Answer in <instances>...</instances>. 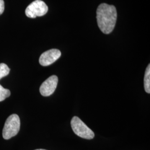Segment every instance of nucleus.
Listing matches in <instances>:
<instances>
[{
  "instance_id": "obj_1",
  "label": "nucleus",
  "mask_w": 150,
  "mask_h": 150,
  "mask_svg": "<svg viewBox=\"0 0 150 150\" xmlns=\"http://www.w3.org/2000/svg\"><path fill=\"white\" fill-rule=\"evenodd\" d=\"M116 7L107 4L98 6L96 11V18L99 28L103 33L109 34L112 31L117 20Z\"/></svg>"
},
{
  "instance_id": "obj_2",
  "label": "nucleus",
  "mask_w": 150,
  "mask_h": 150,
  "mask_svg": "<svg viewBox=\"0 0 150 150\" xmlns=\"http://www.w3.org/2000/svg\"><path fill=\"white\" fill-rule=\"evenodd\" d=\"M20 129V120L16 114L10 115L6 121L2 136L4 139H9L18 134Z\"/></svg>"
},
{
  "instance_id": "obj_3",
  "label": "nucleus",
  "mask_w": 150,
  "mask_h": 150,
  "mask_svg": "<svg viewBox=\"0 0 150 150\" xmlns=\"http://www.w3.org/2000/svg\"><path fill=\"white\" fill-rule=\"evenodd\" d=\"M71 127L75 134L81 138L91 139L95 137L94 132L80 118L74 116L71 121Z\"/></svg>"
},
{
  "instance_id": "obj_4",
  "label": "nucleus",
  "mask_w": 150,
  "mask_h": 150,
  "mask_svg": "<svg viewBox=\"0 0 150 150\" xmlns=\"http://www.w3.org/2000/svg\"><path fill=\"white\" fill-rule=\"evenodd\" d=\"M48 7L41 0H36L28 6L25 14L29 18H35L37 17L44 16L48 11Z\"/></svg>"
},
{
  "instance_id": "obj_5",
  "label": "nucleus",
  "mask_w": 150,
  "mask_h": 150,
  "mask_svg": "<svg viewBox=\"0 0 150 150\" xmlns=\"http://www.w3.org/2000/svg\"><path fill=\"white\" fill-rule=\"evenodd\" d=\"M58 77L52 75L48 77L42 83L40 88V92L43 96H49L54 93L58 83Z\"/></svg>"
},
{
  "instance_id": "obj_6",
  "label": "nucleus",
  "mask_w": 150,
  "mask_h": 150,
  "mask_svg": "<svg viewBox=\"0 0 150 150\" xmlns=\"http://www.w3.org/2000/svg\"><path fill=\"white\" fill-rule=\"evenodd\" d=\"M61 55V51L57 49H51L42 54L39 59V62L42 66H47L52 64L59 59Z\"/></svg>"
},
{
  "instance_id": "obj_7",
  "label": "nucleus",
  "mask_w": 150,
  "mask_h": 150,
  "mask_svg": "<svg viewBox=\"0 0 150 150\" xmlns=\"http://www.w3.org/2000/svg\"><path fill=\"white\" fill-rule=\"evenodd\" d=\"M144 87L145 91L148 93H150V64L148 65L145 71V77H144Z\"/></svg>"
},
{
  "instance_id": "obj_8",
  "label": "nucleus",
  "mask_w": 150,
  "mask_h": 150,
  "mask_svg": "<svg viewBox=\"0 0 150 150\" xmlns=\"http://www.w3.org/2000/svg\"><path fill=\"white\" fill-rule=\"evenodd\" d=\"M11 95L9 90L5 88L0 85V102L5 100L6 98L8 97Z\"/></svg>"
},
{
  "instance_id": "obj_9",
  "label": "nucleus",
  "mask_w": 150,
  "mask_h": 150,
  "mask_svg": "<svg viewBox=\"0 0 150 150\" xmlns=\"http://www.w3.org/2000/svg\"><path fill=\"white\" fill-rule=\"evenodd\" d=\"M10 69L5 64H0V80L9 74Z\"/></svg>"
},
{
  "instance_id": "obj_10",
  "label": "nucleus",
  "mask_w": 150,
  "mask_h": 150,
  "mask_svg": "<svg viewBox=\"0 0 150 150\" xmlns=\"http://www.w3.org/2000/svg\"><path fill=\"white\" fill-rule=\"evenodd\" d=\"M5 10V3L4 0H0V15L2 14Z\"/></svg>"
},
{
  "instance_id": "obj_11",
  "label": "nucleus",
  "mask_w": 150,
  "mask_h": 150,
  "mask_svg": "<svg viewBox=\"0 0 150 150\" xmlns=\"http://www.w3.org/2000/svg\"><path fill=\"white\" fill-rule=\"evenodd\" d=\"M44 150V149H38V150Z\"/></svg>"
}]
</instances>
